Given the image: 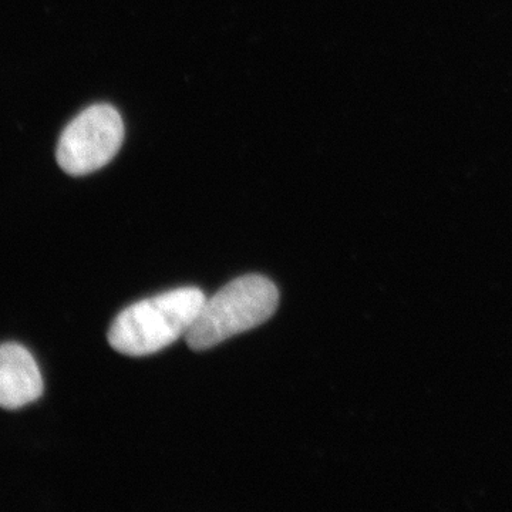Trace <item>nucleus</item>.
Returning a JSON list of instances; mask_svg holds the SVG:
<instances>
[{
  "label": "nucleus",
  "mask_w": 512,
  "mask_h": 512,
  "mask_svg": "<svg viewBox=\"0 0 512 512\" xmlns=\"http://www.w3.org/2000/svg\"><path fill=\"white\" fill-rule=\"evenodd\" d=\"M201 289L178 288L133 303L114 319L111 348L121 355H154L187 336L205 302Z\"/></svg>",
  "instance_id": "obj_1"
},
{
  "label": "nucleus",
  "mask_w": 512,
  "mask_h": 512,
  "mask_svg": "<svg viewBox=\"0 0 512 512\" xmlns=\"http://www.w3.org/2000/svg\"><path fill=\"white\" fill-rule=\"evenodd\" d=\"M279 305V291L271 279L245 275L205 299L194 325L185 336L192 350H207L229 338L258 328Z\"/></svg>",
  "instance_id": "obj_2"
},
{
  "label": "nucleus",
  "mask_w": 512,
  "mask_h": 512,
  "mask_svg": "<svg viewBox=\"0 0 512 512\" xmlns=\"http://www.w3.org/2000/svg\"><path fill=\"white\" fill-rule=\"evenodd\" d=\"M123 140L119 111L110 104H94L64 128L57 144V163L74 177L94 173L117 156Z\"/></svg>",
  "instance_id": "obj_3"
},
{
  "label": "nucleus",
  "mask_w": 512,
  "mask_h": 512,
  "mask_svg": "<svg viewBox=\"0 0 512 512\" xmlns=\"http://www.w3.org/2000/svg\"><path fill=\"white\" fill-rule=\"evenodd\" d=\"M42 372L35 357L18 343L0 345V407L18 410L43 394Z\"/></svg>",
  "instance_id": "obj_4"
}]
</instances>
